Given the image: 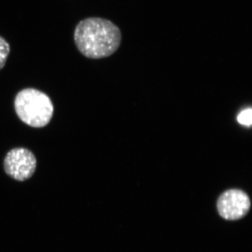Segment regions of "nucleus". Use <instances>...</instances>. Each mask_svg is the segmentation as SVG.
I'll list each match as a JSON object with an SVG mask.
<instances>
[{"label":"nucleus","mask_w":252,"mask_h":252,"mask_svg":"<svg viewBox=\"0 0 252 252\" xmlns=\"http://www.w3.org/2000/svg\"><path fill=\"white\" fill-rule=\"evenodd\" d=\"M74 41L78 51L86 58L105 59L114 54L120 47L122 31L109 20L87 18L76 26Z\"/></svg>","instance_id":"1"},{"label":"nucleus","mask_w":252,"mask_h":252,"mask_svg":"<svg viewBox=\"0 0 252 252\" xmlns=\"http://www.w3.org/2000/svg\"><path fill=\"white\" fill-rule=\"evenodd\" d=\"M19 119L33 127H45L54 115V104L47 94L34 89L20 91L14 100Z\"/></svg>","instance_id":"2"},{"label":"nucleus","mask_w":252,"mask_h":252,"mask_svg":"<svg viewBox=\"0 0 252 252\" xmlns=\"http://www.w3.org/2000/svg\"><path fill=\"white\" fill-rule=\"evenodd\" d=\"M36 159L31 151L23 147L11 149L4 160V171L15 180L23 182L34 175Z\"/></svg>","instance_id":"3"},{"label":"nucleus","mask_w":252,"mask_h":252,"mask_svg":"<svg viewBox=\"0 0 252 252\" xmlns=\"http://www.w3.org/2000/svg\"><path fill=\"white\" fill-rule=\"evenodd\" d=\"M251 200L248 194L240 189H229L220 195L217 200V210L222 218L238 220L248 215Z\"/></svg>","instance_id":"4"},{"label":"nucleus","mask_w":252,"mask_h":252,"mask_svg":"<svg viewBox=\"0 0 252 252\" xmlns=\"http://www.w3.org/2000/svg\"><path fill=\"white\" fill-rule=\"evenodd\" d=\"M10 51H11V48L9 43L4 37L0 36V70L3 69L6 64Z\"/></svg>","instance_id":"5"},{"label":"nucleus","mask_w":252,"mask_h":252,"mask_svg":"<svg viewBox=\"0 0 252 252\" xmlns=\"http://www.w3.org/2000/svg\"><path fill=\"white\" fill-rule=\"evenodd\" d=\"M252 114V111L251 108L242 111V112L238 114V118H237L239 124H241V125L248 126V127L251 126Z\"/></svg>","instance_id":"6"}]
</instances>
